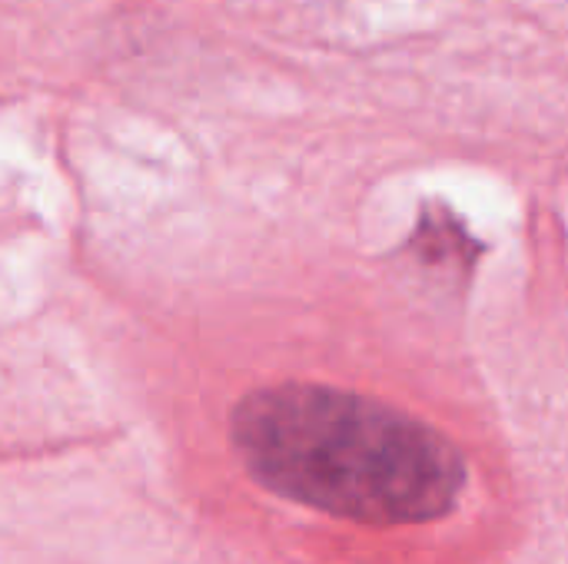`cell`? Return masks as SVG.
<instances>
[{
    "instance_id": "1",
    "label": "cell",
    "mask_w": 568,
    "mask_h": 564,
    "mask_svg": "<svg viewBox=\"0 0 568 564\" xmlns=\"http://www.w3.org/2000/svg\"><path fill=\"white\" fill-rule=\"evenodd\" d=\"M230 439L266 492L363 525L446 519L469 479L449 435L333 386L283 382L243 396Z\"/></svg>"
}]
</instances>
